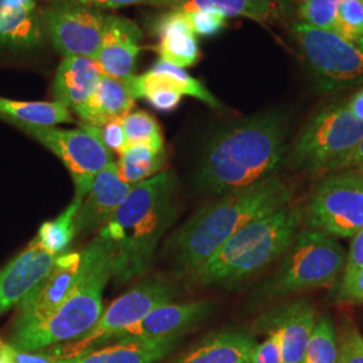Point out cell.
Instances as JSON below:
<instances>
[{
	"label": "cell",
	"mask_w": 363,
	"mask_h": 363,
	"mask_svg": "<svg viewBox=\"0 0 363 363\" xmlns=\"http://www.w3.org/2000/svg\"><path fill=\"white\" fill-rule=\"evenodd\" d=\"M337 296L349 303H363V269L354 274L349 280L342 281Z\"/></svg>",
	"instance_id": "obj_41"
},
{
	"label": "cell",
	"mask_w": 363,
	"mask_h": 363,
	"mask_svg": "<svg viewBox=\"0 0 363 363\" xmlns=\"http://www.w3.org/2000/svg\"><path fill=\"white\" fill-rule=\"evenodd\" d=\"M177 186L172 171L135 184L112 220L99 232L108 247L111 277L117 284L143 276L152 265L160 238L177 218Z\"/></svg>",
	"instance_id": "obj_2"
},
{
	"label": "cell",
	"mask_w": 363,
	"mask_h": 363,
	"mask_svg": "<svg viewBox=\"0 0 363 363\" xmlns=\"http://www.w3.org/2000/svg\"><path fill=\"white\" fill-rule=\"evenodd\" d=\"M133 186L123 181L115 162L109 163L91 183L82 198L76 217L77 233L100 232L124 203Z\"/></svg>",
	"instance_id": "obj_17"
},
{
	"label": "cell",
	"mask_w": 363,
	"mask_h": 363,
	"mask_svg": "<svg viewBox=\"0 0 363 363\" xmlns=\"http://www.w3.org/2000/svg\"><path fill=\"white\" fill-rule=\"evenodd\" d=\"M108 13L74 1H52L42 10L45 35L64 57L94 58L103 45Z\"/></svg>",
	"instance_id": "obj_12"
},
{
	"label": "cell",
	"mask_w": 363,
	"mask_h": 363,
	"mask_svg": "<svg viewBox=\"0 0 363 363\" xmlns=\"http://www.w3.org/2000/svg\"><path fill=\"white\" fill-rule=\"evenodd\" d=\"M135 99L124 81L101 76L97 89L77 115L82 123L101 127L109 121L124 118L135 106Z\"/></svg>",
	"instance_id": "obj_26"
},
{
	"label": "cell",
	"mask_w": 363,
	"mask_h": 363,
	"mask_svg": "<svg viewBox=\"0 0 363 363\" xmlns=\"http://www.w3.org/2000/svg\"><path fill=\"white\" fill-rule=\"evenodd\" d=\"M186 19L195 35L202 37H213L220 33L226 27V21L220 13L208 11V10H194V11H183Z\"/></svg>",
	"instance_id": "obj_35"
},
{
	"label": "cell",
	"mask_w": 363,
	"mask_h": 363,
	"mask_svg": "<svg viewBox=\"0 0 363 363\" xmlns=\"http://www.w3.org/2000/svg\"><path fill=\"white\" fill-rule=\"evenodd\" d=\"M337 34L346 39L363 38V0H340Z\"/></svg>",
	"instance_id": "obj_33"
},
{
	"label": "cell",
	"mask_w": 363,
	"mask_h": 363,
	"mask_svg": "<svg viewBox=\"0 0 363 363\" xmlns=\"http://www.w3.org/2000/svg\"><path fill=\"white\" fill-rule=\"evenodd\" d=\"M303 217L312 230L354 237L363 228V172L327 174L315 187Z\"/></svg>",
	"instance_id": "obj_10"
},
{
	"label": "cell",
	"mask_w": 363,
	"mask_h": 363,
	"mask_svg": "<svg viewBox=\"0 0 363 363\" xmlns=\"http://www.w3.org/2000/svg\"><path fill=\"white\" fill-rule=\"evenodd\" d=\"M151 6L174 11L208 10L225 18L242 16L262 25L288 22L296 10L292 0H155Z\"/></svg>",
	"instance_id": "obj_20"
},
{
	"label": "cell",
	"mask_w": 363,
	"mask_h": 363,
	"mask_svg": "<svg viewBox=\"0 0 363 363\" xmlns=\"http://www.w3.org/2000/svg\"><path fill=\"white\" fill-rule=\"evenodd\" d=\"M111 279L104 240L97 234L81 252L77 280L65 300L38 320L13 327L7 342L22 351L48 350L85 335L103 315V295Z\"/></svg>",
	"instance_id": "obj_4"
},
{
	"label": "cell",
	"mask_w": 363,
	"mask_h": 363,
	"mask_svg": "<svg viewBox=\"0 0 363 363\" xmlns=\"http://www.w3.org/2000/svg\"><path fill=\"white\" fill-rule=\"evenodd\" d=\"M19 130L43 144L61 159L69 171L78 198H84L100 171L113 162L112 152L97 136L94 127L81 123L77 130H61L57 127L33 125L11 121Z\"/></svg>",
	"instance_id": "obj_11"
},
{
	"label": "cell",
	"mask_w": 363,
	"mask_h": 363,
	"mask_svg": "<svg viewBox=\"0 0 363 363\" xmlns=\"http://www.w3.org/2000/svg\"><path fill=\"white\" fill-rule=\"evenodd\" d=\"M175 295L177 288L169 280L148 279L117 298L85 335L46 351L58 358H74L100 349L106 346L117 333L138 323L156 307L169 303Z\"/></svg>",
	"instance_id": "obj_9"
},
{
	"label": "cell",
	"mask_w": 363,
	"mask_h": 363,
	"mask_svg": "<svg viewBox=\"0 0 363 363\" xmlns=\"http://www.w3.org/2000/svg\"><path fill=\"white\" fill-rule=\"evenodd\" d=\"M363 269V228L352 237L350 252L346 256L342 281L349 280Z\"/></svg>",
	"instance_id": "obj_38"
},
{
	"label": "cell",
	"mask_w": 363,
	"mask_h": 363,
	"mask_svg": "<svg viewBox=\"0 0 363 363\" xmlns=\"http://www.w3.org/2000/svg\"><path fill=\"white\" fill-rule=\"evenodd\" d=\"M82 198L74 196L70 205L55 218L48 220L39 228L37 240L39 245L49 253L60 256L66 253V249L72 244L74 235L77 234L76 217Z\"/></svg>",
	"instance_id": "obj_29"
},
{
	"label": "cell",
	"mask_w": 363,
	"mask_h": 363,
	"mask_svg": "<svg viewBox=\"0 0 363 363\" xmlns=\"http://www.w3.org/2000/svg\"><path fill=\"white\" fill-rule=\"evenodd\" d=\"M166 159V148L154 150L147 144H130L118 155V175L125 183L135 186L159 174Z\"/></svg>",
	"instance_id": "obj_28"
},
{
	"label": "cell",
	"mask_w": 363,
	"mask_h": 363,
	"mask_svg": "<svg viewBox=\"0 0 363 363\" xmlns=\"http://www.w3.org/2000/svg\"><path fill=\"white\" fill-rule=\"evenodd\" d=\"M211 310L213 304L208 300H196L189 303L169 301L154 308L138 323L117 333L108 345L162 337H182L183 334L202 323Z\"/></svg>",
	"instance_id": "obj_14"
},
{
	"label": "cell",
	"mask_w": 363,
	"mask_h": 363,
	"mask_svg": "<svg viewBox=\"0 0 363 363\" xmlns=\"http://www.w3.org/2000/svg\"><path fill=\"white\" fill-rule=\"evenodd\" d=\"M291 117L265 111L218 130L203 150L196 186L222 195L267 179L284 164Z\"/></svg>",
	"instance_id": "obj_1"
},
{
	"label": "cell",
	"mask_w": 363,
	"mask_h": 363,
	"mask_svg": "<svg viewBox=\"0 0 363 363\" xmlns=\"http://www.w3.org/2000/svg\"><path fill=\"white\" fill-rule=\"evenodd\" d=\"M0 349L6 355L9 363H62V358H58L46 350H16L7 342H0Z\"/></svg>",
	"instance_id": "obj_37"
},
{
	"label": "cell",
	"mask_w": 363,
	"mask_h": 363,
	"mask_svg": "<svg viewBox=\"0 0 363 363\" xmlns=\"http://www.w3.org/2000/svg\"><path fill=\"white\" fill-rule=\"evenodd\" d=\"M350 108L351 113L357 117L358 120L363 121V89L357 91L350 101L347 103Z\"/></svg>",
	"instance_id": "obj_43"
},
{
	"label": "cell",
	"mask_w": 363,
	"mask_h": 363,
	"mask_svg": "<svg viewBox=\"0 0 363 363\" xmlns=\"http://www.w3.org/2000/svg\"><path fill=\"white\" fill-rule=\"evenodd\" d=\"M362 138L363 121L351 113L347 103L328 105L300 130L286 151L284 164L295 171L322 175Z\"/></svg>",
	"instance_id": "obj_7"
},
{
	"label": "cell",
	"mask_w": 363,
	"mask_h": 363,
	"mask_svg": "<svg viewBox=\"0 0 363 363\" xmlns=\"http://www.w3.org/2000/svg\"><path fill=\"white\" fill-rule=\"evenodd\" d=\"M292 193L286 182L272 175L222 194L218 201L195 213L174 234L171 249L177 262L184 272H193L250 222L288 206Z\"/></svg>",
	"instance_id": "obj_3"
},
{
	"label": "cell",
	"mask_w": 363,
	"mask_h": 363,
	"mask_svg": "<svg viewBox=\"0 0 363 363\" xmlns=\"http://www.w3.org/2000/svg\"><path fill=\"white\" fill-rule=\"evenodd\" d=\"M306 1H308V0H292V3L298 7V6H300V4H304Z\"/></svg>",
	"instance_id": "obj_45"
},
{
	"label": "cell",
	"mask_w": 363,
	"mask_h": 363,
	"mask_svg": "<svg viewBox=\"0 0 363 363\" xmlns=\"http://www.w3.org/2000/svg\"><path fill=\"white\" fill-rule=\"evenodd\" d=\"M45 37L38 0H0V49L33 50Z\"/></svg>",
	"instance_id": "obj_21"
},
{
	"label": "cell",
	"mask_w": 363,
	"mask_h": 363,
	"mask_svg": "<svg viewBox=\"0 0 363 363\" xmlns=\"http://www.w3.org/2000/svg\"><path fill=\"white\" fill-rule=\"evenodd\" d=\"M0 117L9 121H19L33 125L55 127L72 124L74 118L69 108L60 101H13L0 97Z\"/></svg>",
	"instance_id": "obj_27"
},
{
	"label": "cell",
	"mask_w": 363,
	"mask_h": 363,
	"mask_svg": "<svg viewBox=\"0 0 363 363\" xmlns=\"http://www.w3.org/2000/svg\"><path fill=\"white\" fill-rule=\"evenodd\" d=\"M0 363H9L7 361V358H6V355L3 354V351L0 349Z\"/></svg>",
	"instance_id": "obj_44"
},
{
	"label": "cell",
	"mask_w": 363,
	"mask_h": 363,
	"mask_svg": "<svg viewBox=\"0 0 363 363\" xmlns=\"http://www.w3.org/2000/svg\"><path fill=\"white\" fill-rule=\"evenodd\" d=\"M337 334L330 316H318L301 363H337Z\"/></svg>",
	"instance_id": "obj_30"
},
{
	"label": "cell",
	"mask_w": 363,
	"mask_h": 363,
	"mask_svg": "<svg viewBox=\"0 0 363 363\" xmlns=\"http://www.w3.org/2000/svg\"><path fill=\"white\" fill-rule=\"evenodd\" d=\"M291 31L320 91L333 93L362 84L363 38H343L301 22L294 23Z\"/></svg>",
	"instance_id": "obj_8"
},
{
	"label": "cell",
	"mask_w": 363,
	"mask_h": 363,
	"mask_svg": "<svg viewBox=\"0 0 363 363\" xmlns=\"http://www.w3.org/2000/svg\"><path fill=\"white\" fill-rule=\"evenodd\" d=\"M133 99H144L157 111H172L181 104L183 96H191L218 109L220 101L196 78L184 69L159 60L152 69L125 81Z\"/></svg>",
	"instance_id": "obj_13"
},
{
	"label": "cell",
	"mask_w": 363,
	"mask_h": 363,
	"mask_svg": "<svg viewBox=\"0 0 363 363\" xmlns=\"http://www.w3.org/2000/svg\"><path fill=\"white\" fill-rule=\"evenodd\" d=\"M179 337L112 343L74 358H62V363H160L179 345Z\"/></svg>",
	"instance_id": "obj_25"
},
{
	"label": "cell",
	"mask_w": 363,
	"mask_h": 363,
	"mask_svg": "<svg viewBox=\"0 0 363 363\" xmlns=\"http://www.w3.org/2000/svg\"><path fill=\"white\" fill-rule=\"evenodd\" d=\"M81 268V253L66 252L60 255L45 277L18 306L13 327L38 320L58 307L77 280Z\"/></svg>",
	"instance_id": "obj_15"
},
{
	"label": "cell",
	"mask_w": 363,
	"mask_h": 363,
	"mask_svg": "<svg viewBox=\"0 0 363 363\" xmlns=\"http://www.w3.org/2000/svg\"><path fill=\"white\" fill-rule=\"evenodd\" d=\"M316 319L310 301L296 300L262 315L257 327L277 337L281 363H301Z\"/></svg>",
	"instance_id": "obj_16"
},
{
	"label": "cell",
	"mask_w": 363,
	"mask_h": 363,
	"mask_svg": "<svg viewBox=\"0 0 363 363\" xmlns=\"http://www.w3.org/2000/svg\"><path fill=\"white\" fill-rule=\"evenodd\" d=\"M346 250L327 234L307 229L298 232L283 262L256 291L262 300L279 298L304 289L335 283L346 262Z\"/></svg>",
	"instance_id": "obj_6"
},
{
	"label": "cell",
	"mask_w": 363,
	"mask_h": 363,
	"mask_svg": "<svg viewBox=\"0 0 363 363\" xmlns=\"http://www.w3.org/2000/svg\"><path fill=\"white\" fill-rule=\"evenodd\" d=\"M347 169L363 172V138L350 152H347L334 164H331L330 169H327L325 175L331 172H337V171H347Z\"/></svg>",
	"instance_id": "obj_40"
},
{
	"label": "cell",
	"mask_w": 363,
	"mask_h": 363,
	"mask_svg": "<svg viewBox=\"0 0 363 363\" xmlns=\"http://www.w3.org/2000/svg\"><path fill=\"white\" fill-rule=\"evenodd\" d=\"M151 31L160 38L156 52L162 61L182 69L198 62L199 45L183 11L169 10L156 16Z\"/></svg>",
	"instance_id": "obj_24"
},
{
	"label": "cell",
	"mask_w": 363,
	"mask_h": 363,
	"mask_svg": "<svg viewBox=\"0 0 363 363\" xmlns=\"http://www.w3.org/2000/svg\"><path fill=\"white\" fill-rule=\"evenodd\" d=\"M337 363H363V337L359 330L346 323L337 335Z\"/></svg>",
	"instance_id": "obj_34"
},
{
	"label": "cell",
	"mask_w": 363,
	"mask_h": 363,
	"mask_svg": "<svg viewBox=\"0 0 363 363\" xmlns=\"http://www.w3.org/2000/svg\"><path fill=\"white\" fill-rule=\"evenodd\" d=\"M93 127V125H91ZM97 136L111 152L121 154L127 148V136L123 127V118L109 121L101 127H94Z\"/></svg>",
	"instance_id": "obj_36"
},
{
	"label": "cell",
	"mask_w": 363,
	"mask_h": 363,
	"mask_svg": "<svg viewBox=\"0 0 363 363\" xmlns=\"http://www.w3.org/2000/svg\"><path fill=\"white\" fill-rule=\"evenodd\" d=\"M301 216L281 208L250 222L202 265L189 273L199 286H233L286 255L298 233Z\"/></svg>",
	"instance_id": "obj_5"
},
{
	"label": "cell",
	"mask_w": 363,
	"mask_h": 363,
	"mask_svg": "<svg viewBox=\"0 0 363 363\" xmlns=\"http://www.w3.org/2000/svg\"><path fill=\"white\" fill-rule=\"evenodd\" d=\"M252 363H281L280 346L276 335L268 334V337L256 346Z\"/></svg>",
	"instance_id": "obj_39"
},
{
	"label": "cell",
	"mask_w": 363,
	"mask_h": 363,
	"mask_svg": "<svg viewBox=\"0 0 363 363\" xmlns=\"http://www.w3.org/2000/svg\"><path fill=\"white\" fill-rule=\"evenodd\" d=\"M58 256L49 253L34 238L28 247L0 269V315L18 307L50 271Z\"/></svg>",
	"instance_id": "obj_19"
},
{
	"label": "cell",
	"mask_w": 363,
	"mask_h": 363,
	"mask_svg": "<svg viewBox=\"0 0 363 363\" xmlns=\"http://www.w3.org/2000/svg\"><path fill=\"white\" fill-rule=\"evenodd\" d=\"M101 76L100 67L91 57H64L54 77L52 96L55 101L78 113L97 89Z\"/></svg>",
	"instance_id": "obj_23"
},
{
	"label": "cell",
	"mask_w": 363,
	"mask_h": 363,
	"mask_svg": "<svg viewBox=\"0 0 363 363\" xmlns=\"http://www.w3.org/2000/svg\"><path fill=\"white\" fill-rule=\"evenodd\" d=\"M48 1H74L94 9H120L132 4H152L155 0H48Z\"/></svg>",
	"instance_id": "obj_42"
},
{
	"label": "cell",
	"mask_w": 363,
	"mask_h": 363,
	"mask_svg": "<svg viewBox=\"0 0 363 363\" xmlns=\"http://www.w3.org/2000/svg\"><path fill=\"white\" fill-rule=\"evenodd\" d=\"M340 0H308L296 7L298 22L337 33V13Z\"/></svg>",
	"instance_id": "obj_32"
},
{
	"label": "cell",
	"mask_w": 363,
	"mask_h": 363,
	"mask_svg": "<svg viewBox=\"0 0 363 363\" xmlns=\"http://www.w3.org/2000/svg\"><path fill=\"white\" fill-rule=\"evenodd\" d=\"M256 339L242 330H220L198 340L166 363H252Z\"/></svg>",
	"instance_id": "obj_22"
},
{
	"label": "cell",
	"mask_w": 363,
	"mask_h": 363,
	"mask_svg": "<svg viewBox=\"0 0 363 363\" xmlns=\"http://www.w3.org/2000/svg\"><path fill=\"white\" fill-rule=\"evenodd\" d=\"M142 39V30L136 23L108 13L103 45L93 60L104 76L125 82L135 76Z\"/></svg>",
	"instance_id": "obj_18"
},
{
	"label": "cell",
	"mask_w": 363,
	"mask_h": 363,
	"mask_svg": "<svg viewBox=\"0 0 363 363\" xmlns=\"http://www.w3.org/2000/svg\"><path fill=\"white\" fill-rule=\"evenodd\" d=\"M127 143L147 144L154 150H164V139L162 128L155 117L145 111L130 112L123 118Z\"/></svg>",
	"instance_id": "obj_31"
}]
</instances>
